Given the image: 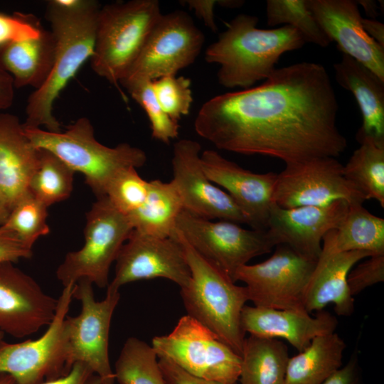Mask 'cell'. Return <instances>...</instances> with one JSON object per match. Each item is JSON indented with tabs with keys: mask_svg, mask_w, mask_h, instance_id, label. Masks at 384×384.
Wrapping results in <instances>:
<instances>
[{
	"mask_svg": "<svg viewBox=\"0 0 384 384\" xmlns=\"http://www.w3.org/2000/svg\"><path fill=\"white\" fill-rule=\"evenodd\" d=\"M316 21L343 54L384 80V48L364 31L358 5L353 0H306Z\"/></svg>",
	"mask_w": 384,
	"mask_h": 384,
	"instance_id": "obj_20",
	"label": "cell"
},
{
	"mask_svg": "<svg viewBox=\"0 0 384 384\" xmlns=\"http://www.w3.org/2000/svg\"><path fill=\"white\" fill-rule=\"evenodd\" d=\"M55 41L51 31L43 30L35 38L12 42L0 48V68L13 78L15 88L38 89L49 76Z\"/></svg>",
	"mask_w": 384,
	"mask_h": 384,
	"instance_id": "obj_25",
	"label": "cell"
},
{
	"mask_svg": "<svg viewBox=\"0 0 384 384\" xmlns=\"http://www.w3.org/2000/svg\"><path fill=\"white\" fill-rule=\"evenodd\" d=\"M149 182L142 178L137 169L129 167L118 172L109 183L105 196L120 213L128 215L144 202Z\"/></svg>",
	"mask_w": 384,
	"mask_h": 384,
	"instance_id": "obj_36",
	"label": "cell"
},
{
	"mask_svg": "<svg viewBox=\"0 0 384 384\" xmlns=\"http://www.w3.org/2000/svg\"><path fill=\"white\" fill-rule=\"evenodd\" d=\"M48 208L28 191L11 208L1 226L33 247L40 237L50 233L47 223Z\"/></svg>",
	"mask_w": 384,
	"mask_h": 384,
	"instance_id": "obj_34",
	"label": "cell"
},
{
	"mask_svg": "<svg viewBox=\"0 0 384 384\" xmlns=\"http://www.w3.org/2000/svg\"><path fill=\"white\" fill-rule=\"evenodd\" d=\"M33 247L0 225V262H16L33 255Z\"/></svg>",
	"mask_w": 384,
	"mask_h": 384,
	"instance_id": "obj_40",
	"label": "cell"
},
{
	"mask_svg": "<svg viewBox=\"0 0 384 384\" xmlns=\"http://www.w3.org/2000/svg\"><path fill=\"white\" fill-rule=\"evenodd\" d=\"M133 227L106 196L97 198L86 214L85 243L67 253L56 270L63 287L82 279L100 288L107 287L110 267L129 238Z\"/></svg>",
	"mask_w": 384,
	"mask_h": 384,
	"instance_id": "obj_7",
	"label": "cell"
},
{
	"mask_svg": "<svg viewBox=\"0 0 384 384\" xmlns=\"http://www.w3.org/2000/svg\"><path fill=\"white\" fill-rule=\"evenodd\" d=\"M151 346L158 357L195 377L225 383L238 381L241 356L187 314L169 334L154 337Z\"/></svg>",
	"mask_w": 384,
	"mask_h": 384,
	"instance_id": "obj_8",
	"label": "cell"
},
{
	"mask_svg": "<svg viewBox=\"0 0 384 384\" xmlns=\"http://www.w3.org/2000/svg\"><path fill=\"white\" fill-rule=\"evenodd\" d=\"M201 146L183 139L175 143L171 159L173 179L181 196L183 210L208 220L247 223L232 198L210 181L201 160Z\"/></svg>",
	"mask_w": 384,
	"mask_h": 384,
	"instance_id": "obj_16",
	"label": "cell"
},
{
	"mask_svg": "<svg viewBox=\"0 0 384 384\" xmlns=\"http://www.w3.org/2000/svg\"><path fill=\"white\" fill-rule=\"evenodd\" d=\"M358 5H361L365 10L366 14L374 19L378 16V6L377 3L373 0H359L356 1Z\"/></svg>",
	"mask_w": 384,
	"mask_h": 384,
	"instance_id": "obj_47",
	"label": "cell"
},
{
	"mask_svg": "<svg viewBox=\"0 0 384 384\" xmlns=\"http://www.w3.org/2000/svg\"><path fill=\"white\" fill-rule=\"evenodd\" d=\"M240 356V384H284L289 356L283 341L250 335Z\"/></svg>",
	"mask_w": 384,
	"mask_h": 384,
	"instance_id": "obj_29",
	"label": "cell"
},
{
	"mask_svg": "<svg viewBox=\"0 0 384 384\" xmlns=\"http://www.w3.org/2000/svg\"><path fill=\"white\" fill-rule=\"evenodd\" d=\"M4 334L0 331V343L3 341Z\"/></svg>",
	"mask_w": 384,
	"mask_h": 384,
	"instance_id": "obj_52",
	"label": "cell"
},
{
	"mask_svg": "<svg viewBox=\"0 0 384 384\" xmlns=\"http://www.w3.org/2000/svg\"><path fill=\"white\" fill-rule=\"evenodd\" d=\"M92 285L82 279L73 288V298L80 302L81 309L77 316L66 317L68 366L70 370L75 363H85L99 376L102 384H114L109 358V334L120 294L107 292L105 298L97 301Z\"/></svg>",
	"mask_w": 384,
	"mask_h": 384,
	"instance_id": "obj_11",
	"label": "cell"
},
{
	"mask_svg": "<svg viewBox=\"0 0 384 384\" xmlns=\"http://www.w3.org/2000/svg\"><path fill=\"white\" fill-rule=\"evenodd\" d=\"M122 85L147 115L154 139L169 144L178 137V121L170 117L159 105L152 89L151 81H132Z\"/></svg>",
	"mask_w": 384,
	"mask_h": 384,
	"instance_id": "obj_35",
	"label": "cell"
},
{
	"mask_svg": "<svg viewBox=\"0 0 384 384\" xmlns=\"http://www.w3.org/2000/svg\"><path fill=\"white\" fill-rule=\"evenodd\" d=\"M244 4L242 1H233V0H219L218 1V5L227 8H237L242 6Z\"/></svg>",
	"mask_w": 384,
	"mask_h": 384,
	"instance_id": "obj_49",
	"label": "cell"
},
{
	"mask_svg": "<svg viewBox=\"0 0 384 384\" xmlns=\"http://www.w3.org/2000/svg\"><path fill=\"white\" fill-rule=\"evenodd\" d=\"M0 384H16L14 378L8 374H0Z\"/></svg>",
	"mask_w": 384,
	"mask_h": 384,
	"instance_id": "obj_50",
	"label": "cell"
},
{
	"mask_svg": "<svg viewBox=\"0 0 384 384\" xmlns=\"http://www.w3.org/2000/svg\"><path fill=\"white\" fill-rule=\"evenodd\" d=\"M321 384H363L358 358L352 356L345 366Z\"/></svg>",
	"mask_w": 384,
	"mask_h": 384,
	"instance_id": "obj_42",
	"label": "cell"
},
{
	"mask_svg": "<svg viewBox=\"0 0 384 384\" xmlns=\"http://www.w3.org/2000/svg\"><path fill=\"white\" fill-rule=\"evenodd\" d=\"M336 318L321 311L311 316L304 309H276L245 305L241 326L250 335L287 341L298 352L316 337L336 331Z\"/></svg>",
	"mask_w": 384,
	"mask_h": 384,
	"instance_id": "obj_21",
	"label": "cell"
},
{
	"mask_svg": "<svg viewBox=\"0 0 384 384\" xmlns=\"http://www.w3.org/2000/svg\"><path fill=\"white\" fill-rule=\"evenodd\" d=\"M265 261L241 267L235 282L245 283L254 306L276 309H304V297L317 260L278 245ZM305 310V309H304Z\"/></svg>",
	"mask_w": 384,
	"mask_h": 384,
	"instance_id": "obj_13",
	"label": "cell"
},
{
	"mask_svg": "<svg viewBox=\"0 0 384 384\" xmlns=\"http://www.w3.org/2000/svg\"><path fill=\"white\" fill-rule=\"evenodd\" d=\"M14 88L11 75L0 68V110H6L13 104Z\"/></svg>",
	"mask_w": 384,
	"mask_h": 384,
	"instance_id": "obj_45",
	"label": "cell"
},
{
	"mask_svg": "<svg viewBox=\"0 0 384 384\" xmlns=\"http://www.w3.org/2000/svg\"><path fill=\"white\" fill-rule=\"evenodd\" d=\"M75 284L63 287L55 316L46 331L35 340L0 343V374H8L16 384H41L66 375L68 331L66 317Z\"/></svg>",
	"mask_w": 384,
	"mask_h": 384,
	"instance_id": "obj_9",
	"label": "cell"
},
{
	"mask_svg": "<svg viewBox=\"0 0 384 384\" xmlns=\"http://www.w3.org/2000/svg\"><path fill=\"white\" fill-rule=\"evenodd\" d=\"M113 371L119 384H166L155 350L136 337L124 342Z\"/></svg>",
	"mask_w": 384,
	"mask_h": 384,
	"instance_id": "obj_31",
	"label": "cell"
},
{
	"mask_svg": "<svg viewBox=\"0 0 384 384\" xmlns=\"http://www.w3.org/2000/svg\"><path fill=\"white\" fill-rule=\"evenodd\" d=\"M360 146L346 165L345 177L363 194L384 208V142L370 137L357 138Z\"/></svg>",
	"mask_w": 384,
	"mask_h": 384,
	"instance_id": "obj_30",
	"label": "cell"
},
{
	"mask_svg": "<svg viewBox=\"0 0 384 384\" xmlns=\"http://www.w3.org/2000/svg\"><path fill=\"white\" fill-rule=\"evenodd\" d=\"M202 167L208 178L223 188L244 214L252 229L266 230L277 174H257L231 161L218 151L201 154Z\"/></svg>",
	"mask_w": 384,
	"mask_h": 384,
	"instance_id": "obj_19",
	"label": "cell"
},
{
	"mask_svg": "<svg viewBox=\"0 0 384 384\" xmlns=\"http://www.w3.org/2000/svg\"><path fill=\"white\" fill-rule=\"evenodd\" d=\"M258 18L246 14L235 16L206 50L208 63L219 65V84L227 88H250L267 79L286 52L306 43L300 33L289 26L270 29L257 27Z\"/></svg>",
	"mask_w": 384,
	"mask_h": 384,
	"instance_id": "obj_3",
	"label": "cell"
},
{
	"mask_svg": "<svg viewBox=\"0 0 384 384\" xmlns=\"http://www.w3.org/2000/svg\"><path fill=\"white\" fill-rule=\"evenodd\" d=\"M161 15L157 0H132L100 7L90 58L93 71L117 86Z\"/></svg>",
	"mask_w": 384,
	"mask_h": 384,
	"instance_id": "obj_6",
	"label": "cell"
},
{
	"mask_svg": "<svg viewBox=\"0 0 384 384\" xmlns=\"http://www.w3.org/2000/svg\"><path fill=\"white\" fill-rule=\"evenodd\" d=\"M362 25L366 33L381 47L384 48V25L373 18H363Z\"/></svg>",
	"mask_w": 384,
	"mask_h": 384,
	"instance_id": "obj_46",
	"label": "cell"
},
{
	"mask_svg": "<svg viewBox=\"0 0 384 384\" xmlns=\"http://www.w3.org/2000/svg\"><path fill=\"white\" fill-rule=\"evenodd\" d=\"M191 272V280L181 289L190 316L215 334L241 356L245 333L241 313L249 301L245 286H239L225 273L202 257L176 231Z\"/></svg>",
	"mask_w": 384,
	"mask_h": 384,
	"instance_id": "obj_4",
	"label": "cell"
},
{
	"mask_svg": "<svg viewBox=\"0 0 384 384\" xmlns=\"http://www.w3.org/2000/svg\"><path fill=\"white\" fill-rule=\"evenodd\" d=\"M334 70L337 83L352 93L362 114L356 139L370 137L384 142V80L343 53Z\"/></svg>",
	"mask_w": 384,
	"mask_h": 384,
	"instance_id": "obj_24",
	"label": "cell"
},
{
	"mask_svg": "<svg viewBox=\"0 0 384 384\" xmlns=\"http://www.w3.org/2000/svg\"><path fill=\"white\" fill-rule=\"evenodd\" d=\"M93 374L92 370L86 364L75 363L66 375L41 384H85Z\"/></svg>",
	"mask_w": 384,
	"mask_h": 384,
	"instance_id": "obj_44",
	"label": "cell"
},
{
	"mask_svg": "<svg viewBox=\"0 0 384 384\" xmlns=\"http://www.w3.org/2000/svg\"><path fill=\"white\" fill-rule=\"evenodd\" d=\"M384 281V254L371 255L350 270L347 282L353 297Z\"/></svg>",
	"mask_w": 384,
	"mask_h": 384,
	"instance_id": "obj_39",
	"label": "cell"
},
{
	"mask_svg": "<svg viewBox=\"0 0 384 384\" xmlns=\"http://www.w3.org/2000/svg\"><path fill=\"white\" fill-rule=\"evenodd\" d=\"M326 68L302 62L276 68L261 85L216 95L200 108L194 129L216 148L286 164L338 157L347 147Z\"/></svg>",
	"mask_w": 384,
	"mask_h": 384,
	"instance_id": "obj_1",
	"label": "cell"
},
{
	"mask_svg": "<svg viewBox=\"0 0 384 384\" xmlns=\"http://www.w3.org/2000/svg\"><path fill=\"white\" fill-rule=\"evenodd\" d=\"M113 279L107 292H117L128 283L164 278L181 289L191 280V272L183 245L175 237L158 238L134 230L122 246L115 260Z\"/></svg>",
	"mask_w": 384,
	"mask_h": 384,
	"instance_id": "obj_15",
	"label": "cell"
},
{
	"mask_svg": "<svg viewBox=\"0 0 384 384\" xmlns=\"http://www.w3.org/2000/svg\"><path fill=\"white\" fill-rule=\"evenodd\" d=\"M191 80L184 76L167 75L151 81L154 95L163 110L178 121L189 113L193 102Z\"/></svg>",
	"mask_w": 384,
	"mask_h": 384,
	"instance_id": "obj_37",
	"label": "cell"
},
{
	"mask_svg": "<svg viewBox=\"0 0 384 384\" xmlns=\"http://www.w3.org/2000/svg\"><path fill=\"white\" fill-rule=\"evenodd\" d=\"M39 156L17 116L0 114V193L10 210L28 192Z\"/></svg>",
	"mask_w": 384,
	"mask_h": 384,
	"instance_id": "obj_23",
	"label": "cell"
},
{
	"mask_svg": "<svg viewBox=\"0 0 384 384\" xmlns=\"http://www.w3.org/2000/svg\"><path fill=\"white\" fill-rule=\"evenodd\" d=\"M266 17L269 26H292L300 33L306 43L322 48L331 43L309 9L306 0H268Z\"/></svg>",
	"mask_w": 384,
	"mask_h": 384,
	"instance_id": "obj_33",
	"label": "cell"
},
{
	"mask_svg": "<svg viewBox=\"0 0 384 384\" xmlns=\"http://www.w3.org/2000/svg\"><path fill=\"white\" fill-rule=\"evenodd\" d=\"M75 173L54 154L40 149L39 162L30 181L28 191L49 207L70 197Z\"/></svg>",
	"mask_w": 384,
	"mask_h": 384,
	"instance_id": "obj_32",
	"label": "cell"
},
{
	"mask_svg": "<svg viewBox=\"0 0 384 384\" xmlns=\"http://www.w3.org/2000/svg\"><path fill=\"white\" fill-rule=\"evenodd\" d=\"M85 384H102V382L99 376L93 374L89 378Z\"/></svg>",
	"mask_w": 384,
	"mask_h": 384,
	"instance_id": "obj_51",
	"label": "cell"
},
{
	"mask_svg": "<svg viewBox=\"0 0 384 384\" xmlns=\"http://www.w3.org/2000/svg\"><path fill=\"white\" fill-rule=\"evenodd\" d=\"M176 231L233 281L241 267L255 257L270 253L274 247L266 230L245 229L228 220L202 218L183 210L177 218Z\"/></svg>",
	"mask_w": 384,
	"mask_h": 384,
	"instance_id": "obj_10",
	"label": "cell"
},
{
	"mask_svg": "<svg viewBox=\"0 0 384 384\" xmlns=\"http://www.w3.org/2000/svg\"><path fill=\"white\" fill-rule=\"evenodd\" d=\"M9 212L10 210L9 209L0 193V225L4 224L9 214Z\"/></svg>",
	"mask_w": 384,
	"mask_h": 384,
	"instance_id": "obj_48",
	"label": "cell"
},
{
	"mask_svg": "<svg viewBox=\"0 0 384 384\" xmlns=\"http://www.w3.org/2000/svg\"><path fill=\"white\" fill-rule=\"evenodd\" d=\"M204 42V34L188 14L181 10L161 14L119 83L176 75L195 62Z\"/></svg>",
	"mask_w": 384,
	"mask_h": 384,
	"instance_id": "obj_12",
	"label": "cell"
},
{
	"mask_svg": "<svg viewBox=\"0 0 384 384\" xmlns=\"http://www.w3.org/2000/svg\"><path fill=\"white\" fill-rule=\"evenodd\" d=\"M23 129L36 147L52 152L75 172L82 174L97 198L105 196L109 183L118 172L129 167H142L147 159L144 151L127 143L114 147L100 143L92 123L85 117L78 119L65 132Z\"/></svg>",
	"mask_w": 384,
	"mask_h": 384,
	"instance_id": "obj_5",
	"label": "cell"
},
{
	"mask_svg": "<svg viewBox=\"0 0 384 384\" xmlns=\"http://www.w3.org/2000/svg\"><path fill=\"white\" fill-rule=\"evenodd\" d=\"M371 255L366 251L331 252L322 247L305 290L304 309L309 314L318 312L332 304L336 314L351 315L355 301L348 285V274L355 265Z\"/></svg>",
	"mask_w": 384,
	"mask_h": 384,
	"instance_id": "obj_22",
	"label": "cell"
},
{
	"mask_svg": "<svg viewBox=\"0 0 384 384\" xmlns=\"http://www.w3.org/2000/svg\"><path fill=\"white\" fill-rule=\"evenodd\" d=\"M58 299L14 266L0 262V331L21 338L32 335L53 319Z\"/></svg>",
	"mask_w": 384,
	"mask_h": 384,
	"instance_id": "obj_17",
	"label": "cell"
},
{
	"mask_svg": "<svg viewBox=\"0 0 384 384\" xmlns=\"http://www.w3.org/2000/svg\"><path fill=\"white\" fill-rule=\"evenodd\" d=\"M188 5L193 9L196 15L200 18L204 24L210 28L213 32H216L218 30L217 25L215 21L214 8L218 4V1L215 0H186L181 2Z\"/></svg>",
	"mask_w": 384,
	"mask_h": 384,
	"instance_id": "obj_43",
	"label": "cell"
},
{
	"mask_svg": "<svg viewBox=\"0 0 384 384\" xmlns=\"http://www.w3.org/2000/svg\"><path fill=\"white\" fill-rule=\"evenodd\" d=\"M147 196L142 205L127 217L133 229L158 238L175 237L176 223L183 210L174 183L159 179L149 181Z\"/></svg>",
	"mask_w": 384,
	"mask_h": 384,
	"instance_id": "obj_28",
	"label": "cell"
},
{
	"mask_svg": "<svg viewBox=\"0 0 384 384\" xmlns=\"http://www.w3.org/2000/svg\"><path fill=\"white\" fill-rule=\"evenodd\" d=\"M348 207L349 203L343 200L322 206L291 208L273 203L266 231L274 246L285 245L302 255L317 260L324 235L338 228Z\"/></svg>",
	"mask_w": 384,
	"mask_h": 384,
	"instance_id": "obj_18",
	"label": "cell"
},
{
	"mask_svg": "<svg viewBox=\"0 0 384 384\" xmlns=\"http://www.w3.org/2000/svg\"><path fill=\"white\" fill-rule=\"evenodd\" d=\"M343 169L331 156L286 164L277 174L273 203L283 208L322 206L339 200L363 204V194L345 177Z\"/></svg>",
	"mask_w": 384,
	"mask_h": 384,
	"instance_id": "obj_14",
	"label": "cell"
},
{
	"mask_svg": "<svg viewBox=\"0 0 384 384\" xmlns=\"http://www.w3.org/2000/svg\"><path fill=\"white\" fill-rule=\"evenodd\" d=\"M346 348L336 331L314 338L289 358L284 384H321L343 366Z\"/></svg>",
	"mask_w": 384,
	"mask_h": 384,
	"instance_id": "obj_26",
	"label": "cell"
},
{
	"mask_svg": "<svg viewBox=\"0 0 384 384\" xmlns=\"http://www.w3.org/2000/svg\"><path fill=\"white\" fill-rule=\"evenodd\" d=\"M43 30L31 14L18 12L10 16L0 13V48L12 42L37 38Z\"/></svg>",
	"mask_w": 384,
	"mask_h": 384,
	"instance_id": "obj_38",
	"label": "cell"
},
{
	"mask_svg": "<svg viewBox=\"0 0 384 384\" xmlns=\"http://www.w3.org/2000/svg\"><path fill=\"white\" fill-rule=\"evenodd\" d=\"M322 247L331 252L384 254V219L370 213L363 204H351L338 228L324 235Z\"/></svg>",
	"mask_w": 384,
	"mask_h": 384,
	"instance_id": "obj_27",
	"label": "cell"
},
{
	"mask_svg": "<svg viewBox=\"0 0 384 384\" xmlns=\"http://www.w3.org/2000/svg\"><path fill=\"white\" fill-rule=\"evenodd\" d=\"M159 358V364L166 384H238L225 383L195 377L177 366L170 360Z\"/></svg>",
	"mask_w": 384,
	"mask_h": 384,
	"instance_id": "obj_41",
	"label": "cell"
},
{
	"mask_svg": "<svg viewBox=\"0 0 384 384\" xmlns=\"http://www.w3.org/2000/svg\"><path fill=\"white\" fill-rule=\"evenodd\" d=\"M100 9L93 0H51L46 9L55 41L54 63L46 82L29 96L24 128L61 132L53 112L56 98L82 64L91 58Z\"/></svg>",
	"mask_w": 384,
	"mask_h": 384,
	"instance_id": "obj_2",
	"label": "cell"
}]
</instances>
